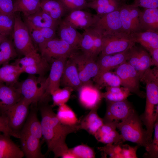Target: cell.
Here are the masks:
<instances>
[{
  "label": "cell",
  "instance_id": "obj_1",
  "mask_svg": "<svg viewBox=\"0 0 158 158\" xmlns=\"http://www.w3.org/2000/svg\"><path fill=\"white\" fill-rule=\"evenodd\" d=\"M48 102H38L42 136L46 142L48 151L53 152L54 158L61 157L68 149L66 142V137L80 130V127L79 123L70 126L62 123Z\"/></svg>",
  "mask_w": 158,
  "mask_h": 158
},
{
  "label": "cell",
  "instance_id": "obj_2",
  "mask_svg": "<svg viewBox=\"0 0 158 158\" xmlns=\"http://www.w3.org/2000/svg\"><path fill=\"white\" fill-rule=\"evenodd\" d=\"M134 110L126 118L117 123L116 128L125 141H129L144 147L146 150L150 143L146 129Z\"/></svg>",
  "mask_w": 158,
  "mask_h": 158
},
{
  "label": "cell",
  "instance_id": "obj_3",
  "mask_svg": "<svg viewBox=\"0 0 158 158\" xmlns=\"http://www.w3.org/2000/svg\"><path fill=\"white\" fill-rule=\"evenodd\" d=\"M38 47L42 57L49 63L59 58H68L77 50L60 39L54 38L46 41Z\"/></svg>",
  "mask_w": 158,
  "mask_h": 158
},
{
  "label": "cell",
  "instance_id": "obj_4",
  "mask_svg": "<svg viewBox=\"0 0 158 158\" xmlns=\"http://www.w3.org/2000/svg\"><path fill=\"white\" fill-rule=\"evenodd\" d=\"M41 78L37 79L34 75H29L27 78L18 83L15 87L19 92L21 99L30 104L37 103L43 100L45 91L44 80L40 83Z\"/></svg>",
  "mask_w": 158,
  "mask_h": 158
},
{
  "label": "cell",
  "instance_id": "obj_5",
  "mask_svg": "<svg viewBox=\"0 0 158 158\" xmlns=\"http://www.w3.org/2000/svg\"><path fill=\"white\" fill-rule=\"evenodd\" d=\"M12 34L16 52L25 56L36 50L26 24L19 16L15 15Z\"/></svg>",
  "mask_w": 158,
  "mask_h": 158
},
{
  "label": "cell",
  "instance_id": "obj_6",
  "mask_svg": "<svg viewBox=\"0 0 158 158\" xmlns=\"http://www.w3.org/2000/svg\"><path fill=\"white\" fill-rule=\"evenodd\" d=\"M102 55L113 54L127 50L135 44L130 35L124 32L103 36Z\"/></svg>",
  "mask_w": 158,
  "mask_h": 158
},
{
  "label": "cell",
  "instance_id": "obj_7",
  "mask_svg": "<svg viewBox=\"0 0 158 158\" xmlns=\"http://www.w3.org/2000/svg\"><path fill=\"white\" fill-rule=\"evenodd\" d=\"M115 69L114 73L120 78L121 86L140 97H145V93L140 89L139 74L131 65L126 62Z\"/></svg>",
  "mask_w": 158,
  "mask_h": 158
},
{
  "label": "cell",
  "instance_id": "obj_8",
  "mask_svg": "<svg viewBox=\"0 0 158 158\" xmlns=\"http://www.w3.org/2000/svg\"><path fill=\"white\" fill-rule=\"evenodd\" d=\"M30 105L21 99L3 115L6 118L10 129L19 138L20 133L29 113Z\"/></svg>",
  "mask_w": 158,
  "mask_h": 158
},
{
  "label": "cell",
  "instance_id": "obj_9",
  "mask_svg": "<svg viewBox=\"0 0 158 158\" xmlns=\"http://www.w3.org/2000/svg\"><path fill=\"white\" fill-rule=\"evenodd\" d=\"M71 57L76 64L79 77L82 84L90 81V79L98 74L99 67L97 58L83 52L79 54L76 52Z\"/></svg>",
  "mask_w": 158,
  "mask_h": 158
},
{
  "label": "cell",
  "instance_id": "obj_10",
  "mask_svg": "<svg viewBox=\"0 0 158 158\" xmlns=\"http://www.w3.org/2000/svg\"><path fill=\"white\" fill-rule=\"evenodd\" d=\"M139 7L123 2L120 9V18L124 32L130 35L142 31L139 20Z\"/></svg>",
  "mask_w": 158,
  "mask_h": 158
},
{
  "label": "cell",
  "instance_id": "obj_11",
  "mask_svg": "<svg viewBox=\"0 0 158 158\" xmlns=\"http://www.w3.org/2000/svg\"><path fill=\"white\" fill-rule=\"evenodd\" d=\"M120 9L103 15L96 14V20L92 27L103 36L124 32L120 18Z\"/></svg>",
  "mask_w": 158,
  "mask_h": 158
},
{
  "label": "cell",
  "instance_id": "obj_12",
  "mask_svg": "<svg viewBox=\"0 0 158 158\" xmlns=\"http://www.w3.org/2000/svg\"><path fill=\"white\" fill-rule=\"evenodd\" d=\"M126 62L137 72L140 80L145 72L152 66L151 57L149 52L141 46L135 44L129 49Z\"/></svg>",
  "mask_w": 158,
  "mask_h": 158
},
{
  "label": "cell",
  "instance_id": "obj_13",
  "mask_svg": "<svg viewBox=\"0 0 158 158\" xmlns=\"http://www.w3.org/2000/svg\"><path fill=\"white\" fill-rule=\"evenodd\" d=\"M68 58H59L54 59L52 62L49 76L44 80L45 91L43 100L49 99L51 93L59 88L61 80Z\"/></svg>",
  "mask_w": 158,
  "mask_h": 158
},
{
  "label": "cell",
  "instance_id": "obj_14",
  "mask_svg": "<svg viewBox=\"0 0 158 158\" xmlns=\"http://www.w3.org/2000/svg\"><path fill=\"white\" fill-rule=\"evenodd\" d=\"M77 90L79 102L84 108L90 110L98 108L103 98L102 92L97 86L90 81L82 84Z\"/></svg>",
  "mask_w": 158,
  "mask_h": 158
},
{
  "label": "cell",
  "instance_id": "obj_15",
  "mask_svg": "<svg viewBox=\"0 0 158 158\" xmlns=\"http://www.w3.org/2000/svg\"><path fill=\"white\" fill-rule=\"evenodd\" d=\"M107 108L103 118L104 122H118L127 118L135 109L127 99L119 102H107Z\"/></svg>",
  "mask_w": 158,
  "mask_h": 158
},
{
  "label": "cell",
  "instance_id": "obj_16",
  "mask_svg": "<svg viewBox=\"0 0 158 158\" xmlns=\"http://www.w3.org/2000/svg\"><path fill=\"white\" fill-rule=\"evenodd\" d=\"M129 49L113 54H101L99 58L97 60L99 67V72L96 76L93 78V80L97 78L103 73L110 71L126 62Z\"/></svg>",
  "mask_w": 158,
  "mask_h": 158
},
{
  "label": "cell",
  "instance_id": "obj_17",
  "mask_svg": "<svg viewBox=\"0 0 158 158\" xmlns=\"http://www.w3.org/2000/svg\"><path fill=\"white\" fill-rule=\"evenodd\" d=\"M117 122L104 123L94 135L99 142L106 144L123 143L125 141L116 130Z\"/></svg>",
  "mask_w": 158,
  "mask_h": 158
},
{
  "label": "cell",
  "instance_id": "obj_18",
  "mask_svg": "<svg viewBox=\"0 0 158 158\" xmlns=\"http://www.w3.org/2000/svg\"><path fill=\"white\" fill-rule=\"evenodd\" d=\"M21 150L27 158H44L42 153L40 139L27 133H20Z\"/></svg>",
  "mask_w": 158,
  "mask_h": 158
},
{
  "label": "cell",
  "instance_id": "obj_19",
  "mask_svg": "<svg viewBox=\"0 0 158 158\" xmlns=\"http://www.w3.org/2000/svg\"><path fill=\"white\" fill-rule=\"evenodd\" d=\"M68 58L65 63L60 83L64 87L77 90L82 84L75 61L71 56Z\"/></svg>",
  "mask_w": 158,
  "mask_h": 158
},
{
  "label": "cell",
  "instance_id": "obj_20",
  "mask_svg": "<svg viewBox=\"0 0 158 158\" xmlns=\"http://www.w3.org/2000/svg\"><path fill=\"white\" fill-rule=\"evenodd\" d=\"M96 19V15H93L82 10H78L70 11L63 20L76 29L84 30L92 27Z\"/></svg>",
  "mask_w": 158,
  "mask_h": 158
},
{
  "label": "cell",
  "instance_id": "obj_21",
  "mask_svg": "<svg viewBox=\"0 0 158 158\" xmlns=\"http://www.w3.org/2000/svg\"><path fill=\"white\" fill-rule=\"evenodd\" d=\"M21 99L15 86H9L0 82V114L3 115Z\"/></svg>",
  "mask_w": 158,
  "mask_h": 158
},
{
  "label": "cell",
  "instance_id": "obj_22",
  "mask_svg": "<svg viewBox=\"0 0 158 158\" xmlns=\"http://www.w3.org/2000/svg\"><path fill=\"white\" fill-rule=\"evenodd\" d=\"M59 33L60 39L77 50L80 47L82 34L63 20L59 23Z\"/></svg>",
  "mask_w": 158,
  "mask_h": 158
},
{
  "label": "cell",
  "instance_id": "obj_23",
  "mask_svg": "<svg viewBox=\"0 0 158 158\" xmlns=\"http://www.w3.org/2000/svg\"><path fill=\"white\" fill-rule=\"evenodd\" d=\"M10 135L0 133V158H22L21 149L11 139Z\"/></svg>",
  "mask_w": 158,
  "mask_h": 158
},
{
  "label": "cell",
  "instance_id": "obj_24",
  "mask_svg": "<svg viewBox=\"0 0 158 158\" xmlns=\"http://www.w3.org/2000/svg\"><path fill=\"white\" fill-rule=\"evenodd\" d=\"M133 40L140 44L149 53L158 48V32L140 31L130 34Z\"/></svg>",
  "mask_w": 158,
  "mask_h": 158
},
{
  "label": "cell",
  "instance_id": "obj_25",
  "mask_svg": "<svg viewBox=\"0 0 158 158\" xmlns=\"http://www.w3.org/2000/svg\"><path fill=\"white\" fill-rule=\"evenodd\" d=\"M25 17V23L37 28H50L56 29L59 23L41 8L35 13Z\"/></svg>",
  "mask_w": 158,
  "mask_h": 158
},
{
  "label": "cell",
  "instance_id": "obj_26",
  "mask_svg": "<svg viewBox=\"0 0 158 158\" xmlns=\"http://www.w3.org/2000/svg\"><path fill=\"white\" fill-rule=\"evenodd\" d=\"M139 20L142 31L158 32V8L140 11Z\"/></svg>",
  "mask_w": 158,
  "mask_h": 158
},
{
  "label": "cell",
  "instance_id": "obj_27",
  "mask_svg": "<svg viewBox=\"0 0 158 158\" xmlns=\"http://www.w3.org/2000/svg\"><path fill=\"white\" fill-rule=\"evenodd\" d=\"M98 108L91 109L89 113L79 122L80 130H84L93 135L104 123L103 119L100 117L97 113Z\"/></svg>",
  "mask_w": 158,
  "mask_h": 158
},
{
  "label": "cell",
  "instance_id": "obj_28",
  "mask_svg": "<svg viewBox=\"0 0 158 158\" xmlns=\"http://www.w3.org/2000/svg\"><path fill=\"white\" fill-rule=\"evenodd\" d=\"M23 73L20 67L15 63H6L0 66V82L11 86H14L18 78Z\"/></svg>",
  "mask_w": 158,
  "mask_h": 158
},
{
  "label": "cell",
  "instance_id": "obj_29",
  "mask_svg": "<svg viewBox=\"0 0 158 158\" xmlns=\"http://www.w3.org/2000/svg\"><path fill=\"white\" fill-rule=\"evenodd\" d=\"M123 2L121 0H94L87 2V7L95 10L97 15H101L119 9Z\"/></svg>",
  "mask_w": 158,
  "mask_h": 158
},
{
  "label": "cell",
  "instance_id": "obj_30",
  "mask_svg": "<svg viewBox=\"0 0 158 158\" xmlns=\"http://www.w3.org/2000/svg\"><path fill=\"white\" fill-rule=\"evenodd\" d=\"M20 133H28L40 139L42 137L41 122L38 118L36 108H31Z\"/></svg>",
  "mask_w": 158,
  "mask_h": 158
},
{
  "label": "cell",
  "instance_id": "obj_31",
  "mask_svg": "<svg viewBox=\"0 0 158 158\" xmlns=\"http://www.w3.org/2000/svg\"><path fill=\"white\" fill-rule=\"evenodd\" d=\"M40 8L58 21L67 11L59 0H41Z\"/></svg>",
  "mask_w": 158,
  "mask_h": 158
},
{
  "label": "cell",
  "instance_id": "obj_32",
  "mask_svg": "<svg viewBox=\"0 0 158 158\" xmlns=\"http://www.w3.org/2000/svg\"><path fill=\"white\" fill-rule=\"evenodd\" d=\"M106 91L102 93L103 98L107 102H116L127 99L131 95L130 92L123 87H106Z\"/></svg>",
  "mask_w": 158,
  "mask_h": 158
},
{
  "label": "cell",
  "instance_id": "obj_33",
  "mask_svg": "<svg viewBox=\"0 0 158 158\" xmlns=\"http://www.w3.org/2000/svg\"><path fill=\"white\" fill-rule=\"evenodd\" d=\"M41 0H16L14 10L22 12L25 16L32 14L40 9Z\"/></svg>",
  "mask_w": 158,
  "mask_h": 158
},
{
  "label": "cell",
  "instance_id": "obj_34",
  "mask_svg": "<svg viewBox=\"0 0 158 158\" xmlns=\"http://www.w3.org/2000/svg\"><path fill=\"white\" fill-rule=\"evenodd\" d=\"M56 114L59 120L64 124L73 126L79 123V121L75 113L66 104L59 106Z\"/></svg>",
  "mask_w": 158,
  "mask_h": 158
},
{
  "label": "cell",
  "instance_id": "obj_35",
  "mask_svg": "<svg viewBox=\"0 0 158 158\" xmlns=\"http://www.w3.org/2000/svg\"><path fill=\"white\" fill-rule=\"evenodd\" d=\"M94 80L99 89L104 87L121 86L120 78L115 73L110 71L103 73L97 78L94 79Z\"/></svg>",
  "mask_w": 158,
  "mask_h": 158
},
{
  "label": "cell",
  "instance_id": "obj_36",
  "mask_svg": "<svg viewBox=\"0 0 158 158\" xmlns=\"http://www.w3.org/2000/svg\"><path fill=\"white\" fill-rule=\"evenodd\" d=\"M17 52L13 43L7 38L0 44V66L15 57Z\"/></svg>",
  "mask_w": 158,
  "mask_h": 158
},
{
  "label": "cell",
  "instance_id": "obj_37",
  "mask_svg": "<svg viewBox=\"0 0 158 158\" xmlns=\"http://www.w3.org/2000/svg\"><path fill=\"white\" fill-rule=\"evenodd\" d=\"M82 34L83 37L80 47L83 53L93 57L92 56L94 38L93 28L91 27L84 30Z\"/></svg>",
  "mask_w": 158,
  "mask_h": 158
},
{
  "label": "cell",
  "instance_id": "obj_38",
  "mask_svg": "<svg viewBox=\"0 0 158 158\" xmlns=\"http://www.w3.org/2000/svg\"><path fill=\"white\" fill-rule=\"evenodd\" d=\"M73 90L71 87H65L62 89L59 88L53 91L51 94L53 102V106H59L66 104L69 99Z\"/></svg>",
  "mask_w": 158,
  "mask_h": 158
},
{
  "label": "cell",
  "instance_id": "obj_39",
  "mask_svg": "<svg viewBox=\"0 0 158 158\" xmlns=\"http://www.w3.org/2000/svg\"><path fill=\"white\" fill-rule=\"evenodd\" d=\"M44 59L36 50L21 58L17 59L14 63L18 65L21 68H23L35 66Z\"/></svg>",
  "mask_w": 158,
  "mask_h": 158
},
{
  "label": "cell",
  "instance_id": "obj_40",
  "mask_svg": "<svg viewBox=\"0 0 158 158\" xmlns=\"http://www.w3.org/2000/svg\"><path fill=\"white\" fill-rule=\"evenodd\" d=\"M68 151L74 158H94L95 153L93 149L85 145H77L73 148H68Z\"/></svg>",
  "mask_w": 158,
  "mask_h": 158
},
{
  "label": "cell",
  "instance_id": "obj_41",
  "mask_svg": "<svg viewBox=\"0 0 158 158\" xmlns=\"http://www.w3.org/2000/svg\"><path fill=\"white\" fill-rule=\"evenodd\" d=\"M123 142L116 144H107L103 147H98L97 149L100 151L103 152L104 157L107 155L110 158H122V151Z\"/></svg>",
  "mask_w": 158,
  "mask_h": 158
},
{
  "label": "cell",
  "instance_id": "obj_42",
  "mask_svg": "<svg viewBox=\"0 0 158 158\" xmlns=\"http://www.w3.org/2000/svg\"><path fill=\"white\" fill-rule=\"evenodd\" d=\"M154 132L153 139L143 155L145 158H157L158 157V120L154 124Z\"/></svg>",
  "mask_w": 158,
  "mask_h": 158
},
{
  "label": "cell",
  "instance_id": "obj_43",
  "mask_svg": "<svg viewBox=\"0 0 158 158\" xmlns=\"http://www.w3.org/2000/svg\"><path fill=\"white\" fill-rule=\"evenodd\" d=\"M66 10L71 11L87 8L86 0H59Z\"/></svg>",
  "mask_w": 158,
  "mask_h": 158
},
{
  "label": "cell",
  "instance_id": "obj_44",
  "mask_svg": "<svg viewBox=\"0 0 158 158\" xmlns=\"http://www.w3.org/2000/svg\"><path fill=\"white\" fill-rule=\"evenodd\" d=\"M92 27L94 29L92 56L93 57L97 58V56L101 53L103 47V36L98 30Z\"/></svg>",
  "mask_w": 158,
  "mask_h": 158
},
{
  "label": "cell",
  "instance_id": "obj_45",
  "mask_svg": "<svg viewBox=\"0 0 158 158\" xmlns=\"http://www.w3.org/2000/svg\"><path fill=\"white\" fill-rule=\"evenodd\" d=\"M25 23L28 28L30 35L34 44L38 46L40 44L46 41L39 28L29 24L26 23Z\"/></svg>",
  "mask_w": 158,
  "mask_h": 158
},
{
  "label": "cell",
  "instance_id": "obj_46",
  "mask_svg": "<svg viewBox=\"0 0 158 158\" xmlns=\"http://www.w3.org/2000/svg\"><path fill=\"white\" fill-rule=\"evenodd\" d=\"M15 21L14 14L5 15L0 14V27L12 32Z\"/></svg>",
  "mask_w": 158,
  "mask_h": 158
},
{
  "label": "cell",
  "instance_id": "obj_47",
  "mask_svg": "<svg viewBox=\"0 0 158 158\" xmlns=\"http://www.w3.org/2000/svg\"><path fill=\"white\" fill-rule=\"evenodd\" d=\"M14 13L13 0H0V14L8 15Z\"/></svg>",
  "mask_w": 158,
  "mask_h": 158
},
{
  "label": "cell",
  "instance_id": "obj_48",
  "mask_svg": "<svg viewBox=\"0 0 158 158\" xmlns=\"http://www.w3.org/2000/svg\"><path fill=\"white\" fill-rule=\"evenodd\" d=\"M132 5L144 8H158V0H134Z\"/></svg>",
  "mask_w": 158,
  "mask_h": 158
},
{
  "label": "cell",
  "instance_id": "obj_49",
  "mask_svg": "<svg viewBox=\"0 0 158 158\" xmlns=\"http://www.w3.org/2000/svg\"><path fill=\"white\" fill-rule=\"evenodd\" d=\"M0 132L17 138L19 137L14 133L9 128L6 117L0 114Z\"/></svg>",
  "mask_w": 158,
  "mask_h": 158
},
{
  "label": "cell",
  "instance_id": "obj_50",
  "mask_svg": "<svg viewBox=\"0 0 158 158\" xmlns=\"http://www.w3.org/2000/svg\"><path fill=\"white\" fill-rule=\"evenodd\" d=\"M138 146L131 147L128 145L123 144L122 151V158H136V151Z\"/></svg>",
  "mask_w": 158,
  "mask_h": 158
},
{
  "label": "cell",
  "instance_id": "obj_51",
  "mask_svg": "<svg viewBox=\"0 0 158 158\" xmlns=\"http://www.w3.org/2000/svg\"><path fill=\"white\" fill-rule=\"evenodd\" d=\"M46 40L54 38L56 29L50 28H38Z\"/></svg>",
  "mask_w": 158,
  "mask_h": 158
},
{
  "label": "cell",
  "instance_id": "obj_52",
  "mask_svg": "<svg viewBox=\"0 0 158 158\" xmlns=\"http://www.w3.org/2000/svg\"><path fill=\"white\" fill-rule=\"evenodd\" d=\"M151 59L152 66L158 67V48L153 49L149 52Z\"/></svg>",
  "mask_w": 158,
  "mask_h": 158
},
{
  "label": "cell",
  "instance_id": "obj_53",
  "mask_svg": "<svg viewBox=\"0 0 158 158\" xmlns=\"http://www.w3.org/2000/svg\"><path fill=\"white\" fill-rule=\"evenodd\" d=\"M11 33L5 29L0 27V34L7 36Z\"/></svg>",
  "mask_w": 158,
  "mask_h": 158
},
{
  "label": "cell",
  "instance_id": "obj_54",
  "mask_svg": "<svg viewBox=\"0 0 158 158\" xmlns=\"http://www.w3.org/2000/svg\"><path fill=\"white\" fill-rule=\"evenodd\" d=\"M7 38V36L0 34V44Z\"/></svg>",
  "mask_w": 158,
  "mask_h": 158
},
{
  "label": "cell",
  "instance_id": "obj_55",
  "mask_svg": "<svg viewBox=\"0 0 158 158\" xmlns=\"http://www.w3.org/2000/svg\"><path fill=\"white\" fill-rule=\"evenodd\" d=\"M121 0L122 1V2H124V1L127 0Z\"/></svg>",
  "mask_w": 158,
  "mask_h": 158
},
{
  "label": "cell",
  "instance_id": "obj_56",
  "mask_svg": "<svg viewBox=\"0 0 158 158\" xmlns=\"http://www.w3.org/2000/svg\"><path fill=\"white\" fill-rule=\"evenodd\" d=\"M88 0L89 1V2H90V1H94V0Z\"/></svg>",
  "mask_w": 158,
  "mask_h": 158
}]
</instances>
